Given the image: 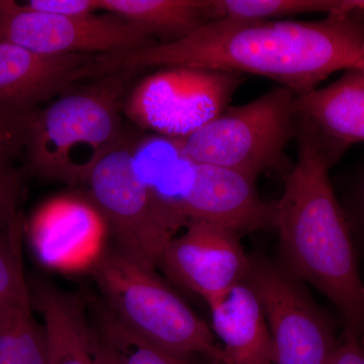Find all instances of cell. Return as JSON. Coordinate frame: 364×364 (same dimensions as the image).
Returning a JSON list of instances; mask_svg holds the SVG:
<instances>
[{"instance_id": "52a82bcc", "label": "cell", "mask_w": 364, "mask_h": 364, "mask_svg": "<svg viewBox=\"0 0 364 364\" xmlns=\"http://www.w3.org/2000/svg\"><path fill=\"white\" fill-rule=\"evenodd\" d=\"M244 80L240 72L164 67L130 88L124 114L154 135L184 141L230 107Z\"/></svg>"}, {"instance_id": "9c48e42d", "label": "cell", "mask_w": 364, "mask_h": 364, "mask_svg": "<svg viewBox=\"0 0 364 364\" xmlns=\"http://www.w3.org/2000/svg\"><path fill=\"white\" fill-rule=\"evenodd\" d=\"M0 42L46 56L139 51L157 41L114 14L62 16L0 0Z\"/></svg>"}, {"instance_id": "8fae6325", "label": "cell", "mask_w": 364, "mask_h": 364, "mask_svg": "<svg viewBox=\"0 0 364 364\" xmlns=\"http://www.w3.org/2000/svg\"><path fill=\"white\" fill-rule=\"evenodd\" d=\"M97 55L46 56L0 42V111L32 117L43 102L95 78Z\"/></svg>"}, {"instance_id": "d6986e66", "label": "cell", "mask_w": 364, "mask_h": 364, "mask_svg": "<svg viewBox=\"0 0 364 364\" xmlns=\"http://www.w3.org/2000/svg\"><path fill=\"white\" fill-rule=\"evenodd\" d=\"M98 331L112 345L123 364H198L196 358L181 355L150 343L124 327L105 309Z\"/></svg>"}, {"instance_id": "4fadbf2b", "label": "cell", "mask_w": 364, "mask_h": 364, "mask_svg": "<svg viewBox=\"0 0 364 364\" xmlns=\"http://www.w3.org/2000/svg\"><path fill=\"white\" fill-rule=\"evenodd\" d=\"M207 305L225 364H273L267 318L257 294L245 279Z\"/></svg>"}, {"instance_id": "5b68a950", "label": "cell", "mask_w": 364, "mask_h": 364, "mask_svg": "<svg viewBox=\"0 0 364 364\" xmlns=\"http://www.w3.org/2000/svg\"><path fill=\"white\" fill-rule=\"evenodd\" d=\"M296 95L279 85L248 104L228 107L184 140V149L196 163L235 170L255 181L267 172L287 174V146L296 132Z\"/></svg>"}, {"instance_id": "4316f807", "label": "cell", "mask_w": 364, "mask_h": 364, "mask_svg": "<svg viewBox=\"0 0 364 364\" xmlns=\"http://www.w3.org/2000/svg\"><path fill=\"white\" fill-rule=\"evenodd\" d=\"M361 71H363V75H364V64H363V69H361Z\"/></svg>"}, {"instance_id": "5bb4252c", "label": "cell", "mask_w": 364, "mask_h": 364, "mask_svg": "<svg viewBox=\"0 0 364 364\" xmlns=\"http://www.w3.org/2000/svg\"><path fill=\"white\" fill-rule=\"evenodd\" d=\"M33 305L42 316L48 364H97L98 336L77 294L48 282L33 287Z\"/></svg>"}, {"instance_id": "2e32d148", "label": "cell", "mask_w": 364, "mask_h": 364, "mask_svg": "<svg viewBox=\"0 0 364 364\" xmlns=\"http://www.w3.org/2000/svg\"><path fill=\"white\" fill-rule=\"evenodd\" d=\"M100 11L119 16L159 44L186 39L210 21L207 0H98Z\"/></svg>"}, {"instance_id": "d4e9b609", "label": "cell", "mask_w": 364, "mask_h": 364, "mask_svg": "<svg viewBox=\"0 0 364 364\" xmlns=\"http://www.w3.org/2000/svg\"><path fill=\"white\" fill-rule=\"evenodd\" d=\"M327 364H364V341L342 333Z\"/></svg>"}, {"instance_id": "7a4b0ae2", "label": "cell", "mask_w": 364, "mask_h": 364, "mask_svg": "<svg viewBox=\"0 0 364 364\" xmlns=\"http://www.w3.org/2000/svg\"><path fill=\"white\" fill-rule=\"evenodd\" d=\"M296 159L275 202L277 259L331 301L342 333L364 341V282L358 251L329 170L339 161L320 132L296 116Z\"/></svg>"}, {"instance_id": "6da1fadb", "label": "cell", "mask_w": 364, "mask_h": 364, "mask_svg": "<svg viewBox=\"0 0 364 364\" xmlns=\"http://www.w3.org/2000/svg\"><path fill=\"white\" fill-rule=\"evenodd\" d=\"M102 73L172 66L251 73L301 95L339 70L364 64V11L318 21L215 18L186 39L100 55Z\"/></svg>"}, {"instance_id": "ac0fdd59", "label": "cell", "mask_w": 364, "mask_h": 364, "mask_svg": "<svg viewBox=\"0 0 364 364\" xmlns=\"http://www.w3.org/2000/svg\"><path fill=\"white\" fill-rule=\"evenodd\" d=\"M210 21L284 20L287 16L306 14L338 16L364 11V0H207Z\"/></svg>"}, {"instance_id": "e0dca14e", "label": "cell", "mask_w": 364, "mask_h": 364, "mask_svg": "<svg viewBox=\"0 0 364 364\" xmlns=\"http://www.w3.org/2000/svg\"><path fill=\"white\" fill-rule=\"evenodd\" d=\"M32 306L30 291L0 314V364H48L45 329Z\"/></svg>"}, {"instance_id": "ffe728a7", "label": "cell", "mask_w": 364, "mask_h": 364, "mask_svg": "<svg viewBox=\"0 0 364 364\" xmlns=\"http://www.w3.org/2000/svg\"><path fill=\"white\" fill-rule=\"evenodd\" d=\"M23 219L21 214L0 229V314L30 293L23 262Z\"/></svg>"}, {"instance_id": "277c9868", "label": "cell", "mask_w": 364, "mask_h": 364, "mask_svg": "<svg viewBox=\"0 0 364 364\" xmlns=\"http://www.w3.org/2000/svg\"><path fill=\"white\" fill-rule=\"evenodd\" d=\"M91 273L107 310L139 337L173 353L225 364L210 326L155 270L141 267L114 248L97 256Z\"/></svg>"}, {"instance_id": "7c38bea8", "label": "cell", "mask_w": 364, "mask_h": 364, "mask_svg": "<svg viewBox=\"0 0 364 364\" xmlns=\"http://www.w3.org/2000/svg\"><path fill=\"white\" fill-rule=\"evenodd\" d=\"M255 179L235 170L196 162L184 198L188 221L214 223L239 235L275 229V202H267Z\"/></svg>"}, {"instance_id": "8992f818", "label": "cell", "mask_w": 364, "mask_h": 364, "mask_svg": "<svg viewBox=\"0 0 364 364\" xmlns=\"http://www.w3.org/2000/svg\"><path fill=\"white\" fill-rule=\"evenodd\" d=\"M133 145L122 141L91 169L85 183L92 207L109 225L117 249L155 270L170 241L183 230L136 173Z\"/></svg>"}, {"instance_id": "484cf974", "label": "cell", "mask_w": 364, "mask_h": 364, "mask_svg": "<svg viewBox=\"0 0 364 364\" xmlns=\"http://www.w3.org/2000/svg\"><path fill=\"white\" fill-rule=\"evenodd\" d=\"M97 364H123L116 350L97 330Z\"/></svg>"}, {"instance_id": "44dd1931", "label": "cell", "mask_w": 364, "mask_h": 364, "mask_svg": "<svg viewBox=\"0 0 364 364\" xmlns=\"http://www.w3.org/2000/svg\"><path fill=\"white\" fill-rule=\"evenodd\" d=\"M16 155L0 152V229L21 215L18 202L23 188V171L14 164Z\"/></svg>"}, {"instance_id": "9a60e30c", "label": "cell", "mask_w": 364, "mask_h": 364, "mask_svg": "<svg viewBox=\"0 0 364 364\" xmlns=\"http://www.w3.org/2000/svg\"><path fill=\"white\" fill-rule=\"evenodd\" d=\"M294 112L311 122L341 158L354 144L364 143L363 71L350 69L331 85L296 95Z\"/></svg>"}, {"instance_id": "603a6c76", "label": "cell", "mask_w": 364, "mask_h": 364, "mask_svg": "<svg viewBox=\"0 0 364 364\" xmlns=\"http://www.w3.org/2000/svg\"><path fill=\"white\" fill-rule=\"evenodd\" d=\"M33 116H18L0 111V152L18 156L23 151L26 132Z\"/></svg>"}, {"instance_id": "cb8c5ba5", "label": "cell", "mask_w": 364, "mask_h": 364, "mask_svg": "<svg viewBox=\"0 0 364 364\" xmlns=\"http://www.w3.org/2000/svg\"><path fill=\"white\" fill-rule=\"evenodd\" d=\"M23 6L37 13L62 16H86L100 11L98 0H30Z\"/></svg>"}, {"instance_id": "7402d4cb", "label": "cell", "mask_w": 364, "mask_h": 364, "mask_svg": "<svg viewBox=\"0 0 364 364\" xmlns=\"http://www.w3.org/2000/svg\"><path fill=\"white\" fill-rule=\"evenodd\" d=\"M338 198L356 248L364 253V163L352 174Z\"/></svg>"}, {"instance_id": "3957f363", "label": "cell", "mask_w": 364, "mask_h": 364, "mask_svg": "<svg viewBox=\"0 0 364 364\" xmlns=\"http://www.w3.org/2000/svg\"><path fill=\"white\" fill-rule=\"evenodd\" d=\"M135 71L109 72L72 87L33 116L26 132V169L82 186L95 164L124 140V102Z\"/></svg>"}, {"instance_id": "30bf717a", "label": "cell", "mask_w": 364, "mask_h": 364, "mask_svg": "<svg viewBox=\"0 0 364 364\" xmlns=\"http://www.w3.org/2000/svg\"><path fill=\"white\" fill-rule=\"evenodd\" d=\"M248 264L240 235L214 223L191 221L164 249L158 268L208 304L244 280Z\"/></svg>"}, {"instance_id": "ba28073f", "label": "cell", "mask_w": 364, "mask_h": 364, "mask_svg": "<svg viewBox=\"0 0 364 364\" xmlns=\"http://www.w3.org/2000/svg\"><path fill=\"white\" fill-rule=\"evenodd\" d=\"M245 282L259 299L272 337L273 364H327L338 345V325L306 284L279 260L249 255Z\"/></svg>"}]
</instances>
